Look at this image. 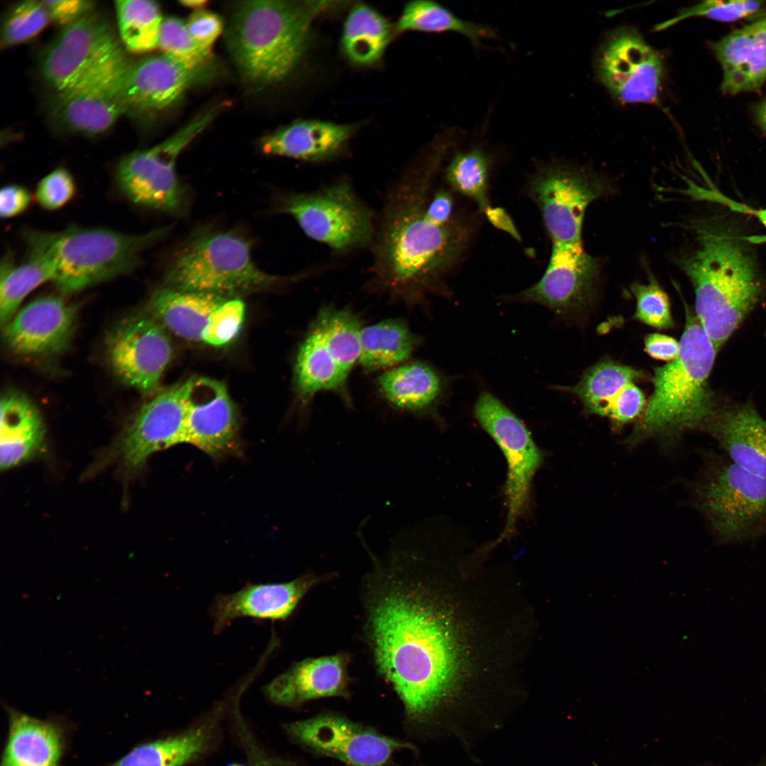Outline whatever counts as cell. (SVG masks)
Listing matches in <instances>:
<instances>
[{
    "label": "cell",
    "instance_id": "cell-1",
    "mask_svg": "<svg viewBox=\"0 0 766 766\" xmlns=\"http://www.w3.org/2000/svg\"><path fill=\"white\" fill-rule=\"evenodd\" d=\"M361 585L364 639L378 675L401 701L406 720L436 730L450 720L457 651L448 623L416 574L411 555H372Z\"/></svg>",
    "mask_w": 766,
    "mask_h": 766
},
{
    "label": "cell",
    "instance_id": "cell-2",
    "mask_svg": "<svg viewBox=\"0 0 766 766\" xmlns=\"http://www.w3.org/2000/svg\"><path fill=\"white\" fill-rule=\"evenodd\" d=\"M438 157L392 184L372 243L371 289L409 307L439 290L467 250L469 221L447 189H433Z\"/></svg>",
    "mask_w": 766,
    "mask_h": 766
},
{
    "label": "cell",
    "instance_id": "cell-3",
    "mask_svg": "<svg viewBox=\"0 0 766 766\" xmlns=\"http://www.w3.org/2000/svg\"><path fill=\"white\" fill-rule=\"evenodd\" d=\"M334 4L328 1L240 3L231 18L226 39L244 79L262 87L287 78L306 50L313 21Z\"/></svg>",
    "mask_w": 766,
    "mask_h": 766
},
{
    "label": "cell",
    "instance_id": "cell-4",
    "mask_svg": "<svg viewBox=\"0 0 766 766\" xmlns=\"http://www.w3.org/2000/svg\"><path fill=\"white\" fill-rule=\"evenodd\" d=\"M696 238L697 248L678 264L693 284L696 318L718 350L756 304L760 282L737 239L704 227Z\"/></svg>",
    "mask_w": 766,
    "mask_h": 766
},
{
    "label": "cell",
    "instance_id": "cell-5",
    "mask_svg": "<svg viewBox=\"0 0 766 766\" xmlns=\"http://www.w3.org/2000/svg\"><path fill=\"white\" fill-rule=\"evenodd\" d=\"M716 352L697 318L687 313L678 355L654 370L653 392L629 444L654 436L675 440L686 431L704 430L717 412L708 382Z\"/></svg>",
    "mask_w": 766,
    "mask_h": 766
},
{
    "label": "cell",
    "instance_id": "cell-6",
    "mask_svg": "<svg viewBox=\"0 0 766 766\" xmlns=\"http://www.w3.org/2000/svg\"><path fill=\"white\" fill-rule=\"evenodd\" d=\"M170 228L127 234L72 226L56 233L27 231L24 238L28 252L50 267L52 281L61 293L71 294L132 272L142 252L165 238Z\"/></svg>",
    "mask_w": 766,
    "mask_h": 766
},
{
    "label": "cell",
    "instance_id": "cell-7",
    "mask_svg": "<svg viewBox=\"0 0 766 766\" xmlns=\"http://www.w3.org/2000/svg\"><path fill=\"white\" fill-rule=\"evenodd\" d=\"M284 280L255 265L250 243L240 235L202 229L194 233L176 252L162 286L240 298Z\"/></svg>",
    "mask_w": 766,
    "mask_h": 766
},
{
    "label": "cell",
    "instance_id": "cell-8",
    "mask_svg": "<svg viewBox=\"0 0 766 766\" xmlns=\"http://www.w3.org/2000/svg\"><path fill=\"white\" fill-rule=\"evenodd\" d=\"M692 491L695 506L721 545L766 537V479L708 452Z\"/></svg>",
    "mask_w": 766,
    "mask_h": 766
},
{
    "label": "cell",
    "instance_id": "cell-9",
    "mask_svg": "<svg viewBox=\"0 0 766 766\" xmlns=\"http://www.w3.org/2000/svg\"><path fill=\"white\" fill-rule=\"evenodd\" d=\"M278 211L293 217L309 238L336 252L365 248L374 237L373 213L346 179L310 192L289 194Z\"/></svg>",
    "mask_w": 766,
    "mask_h": 766
},
{
    "label": "cell",
    "instance_id": "cell-10",
    "mask_svg": "<svg viewBox=\"0 0 766 766\" xmlns=\"http://www.w3.org/2000/svg\"><path fill=\"white\" fill-rule=\"evenodd\" d=\"M218 110L216 106L209 109L163 142L125 156L116 172L122 194L138 206L172 214L182 213L187 206V194L177 174V159L213 121Z\"/></svg>",
    "mask_w": 766,
    "mask_h": 766
},
{
    "label": "cell",
    "instance_id": "cell-11",
    "mask_svg": "<svg viewBox=\"0 0 766 766\" xmlns=\"http://www.w3.org/2000/svg\"><path fill=\"white\" fill-rule=\"evenodd\" d=\"M473 413L502 451L508 465L505 484L507 515L499 540L510 535L526 508L531 484L541 465L542 454L521 420L491 392H482Z\"/></svg>",
    "mask_w": 766,
    "mask_h": 766
},
{
    "label": "cell",
    "instance_id": "cell-12",
    "mask_svg": "<svg viewBox=\"0 0 766 766\" xmlns=\"http://www.w3.org/2000/svg\"><path fill=\"white\" fill-rule=\"evenodd\" d=\"M528 193L538 206L551 245L582 244L585 211L603 196L606 186L601 179L567 165H548L537 171L528 184Z\"/></svg>",
    "mask_w": 766,
    "mask_h": 766
},
{
    "label": "cell",
    "instance_id": "cell-13",
    "mask_svg": "<svg viewBox=\"0 0 766 766\" xmlns=\"http://www.w3.org/2000/svg\"><path fill=\"white\" fill-rule=\"evenodd\" d=\"M594 65L597 79L619 102H657L664 79L663 60L636 29L623 26L608 33Z\"/></svg>",
    "mask_w": 766,
    "mask_h": 766
},
{
    "label": "cell",
    "instance_id": "cell-14",
    "mask_svg": "<svg viewBox=\"0 0 766 766\" xmlns=\"http://www.w3.org/2000/svg\"><path fill=\"white\" fill-rule=\"evenodd\" d=\"M284 729L296 743L346 766H387L396 752L413 748L409 743L332 713L290 722Z\"/></svg>",
    "mask_w": 766,
    "mask_h": 766
},
{
    "label": "cell",
    "instance_id": "cell-15",
    "mask_svg": "<svg viewBox=\"0 0 766 766\" xmlns=\"http://www.w3.org/2000/svg\"><path fill=\"white\" fill-rule=\"evenodd\" d=\"M109 364L123 384L146 395L156 394L171 360L167 330L144 311L129 315L107 334Z\"/></svg>",
    "mask_w": 766,
    "mask_h": 766
},
{
    "label": "cell",
    "instance_id": "cell-16",
    "mask_svg": "<svg viewBox=\"0 0 766 766\" xmlns=\"http://www.w3.org/2000/svg\"><path fill=\"white\" fill-rule=\"evenodd\" d=\"M123 57L109 23L91 12L64 27L46 50L41 70L46 82L59 92Z\"/></svg>",
    "mask_w": 766,
    "mask_h": 766
},
{
    "label": "cell",
    "instance_id": "cell-17",
    "mask_svg": "<svg viewBox=\"0 0 766 766\" xmlns=\"http://www.w3.org/2000/svg\"><path fill=\"white\" fill-rule=\"evenodd\" d=\"M186 382L157 392L127 423L111 455L128 470L141 469L153 453L184 443Z\"/></svg>",
    "mask_w": 766,
    "mask_h": 766
},
{
    "label": "cell",
    "instance_id": "cell-18",
    "mask_svg": "<svg viewBox=\"0 0 766 766\" xmlns=\"http://www.w3.org/2000/svg\"><path fill=\"white\" fill-rule=\"evenodd\" d=\"M211 61L192 65L167 55L128 62L120 88L128 111L150 114L170 108L194 85L214 74Z\"/></svg>",
    "mask_w": 766,
    "mask_h": 766
},
{
    "label": "cell",
    "instance_id": "cell-19",
    "mask_svg": "<svg viewBox=\"0 0 766 766\" xmlns=\"http://www.w3.org/2000/svg\"><path fill=\"white\" fill-rule=\"evenodd\" d=\"M185 382L184 443L214 458L239 454V415L226 385L201 377Z\"/></svg>",
    "mask_w": 766,
    "mask_h": 766
},
{
    "label": "cell",
    "instance_id": "cell-20",
    "mask_svg": "<svg viewBox=\"0 0 766 766\" xmlns=\"http://www.w3.org/2000/svg\"><path fill=\"white\" fill-rule=\"evenodd\" d=\"M127 63L124 56L78 84L57 92L51 106L53 117L67 129L82 134L109 129L128 111L120 88Z\"/></svg>",
    "mask_w": 766,
    "mask_h": 766
},
{
    "label": "cell",
    "instance_id": "cell-21",
    "mask_svg": "<svg viewBox=\"0 0 766 766\" xmlns=\"http://www.w3.org/2000/svg\"><path fill=\"white\" fill-rule=\"evenodd\" d=\"M77 307L57 296L39 297L21 310L2 329L7 348L24 357L48 358L70 344Z\"/></svg>",
    "mask_w": 766,
    "mask_h": 766
},
{
    "label": "cell",
    "instance_id": "cell-22",
    "mask_svg": "<svg viewBox=\"0 0 766 766\" xmlns=\"http://www.w3.org/2000/svg\"><path fill=\"white\" fill-rule=\"evenodd\" d=\"M598 270L597 261L582 244L551 245L550 260L541 278L510 300L541 304L557 314L567 313L590 300Z\"/></svg>",
    "mask_w": 766,
    "mask_h": 766
},
{
    "label": "cell",
    "instance_id": "cell-23",
    "mask_svg": "<svg viewBox=\"0 0 766 766\" xmlns=\"http://www.w3.org/2000/svg\"><path fill=\"white\" fill-rule=\"evenodd\" d=\"M331 577V574L310 572L290 582L248 584L233 594L217 596L211 610L214 630L221 631L233 620L245 616L285 620L312 588Z\"/></svg>",
    "mask_w": 766,
    "mask_h": 766
},
{
    "label": "cell",
    "instance_id": "cell-24",
    "mask_svg": "<svg viewBox=\"0 0 766 766\" xmlns=\"http://www.w3.org/2000/svg\"><path fill=\"white\" fill-rule=\"evenodd\" d=\"M350 662L346 653L305 658L267 684L263 693L271 702L287 707L321 698H348L351 683Z\"/></svg>",
    "mask_w": 766,
    "mask_h": 766
},
{
    "label": "cell",
    "instance_id": "cell-25",
    "mask_svg": "<svg viewBox=\"0 0 766 766\" xmlns=\"http://www.w3.org/2000/svg\"><path fill=\"white\" fill-rule=\"evenodd\" d=\"M229 705L217 703L188 727L138 745L109 766H185L201 759L218 743Z\"/></svg>",
    "mask_w": 766,
    "mask_h": 766
},
{
    "label": "cell",
    "instance_id": "cell-26",
    "mask_svg": "<svg viewBox=\"0 0 766 766\" xmlns=\"http://www.w3.org/2000/svg\"><path fill=\"white\" fill-rule=\"evenodd\" d=\"M704 431L733 462L766 479V419L753 407L717 411Z\"/></svg>",
    "mask_w": 766,
    "mask_h": 766
},
{
    "label": "cell",
    "instance_id": "cell-27",
    "mask_svg": "<svg viewBox=\"0 0 766 766\" xmlns=\"http://www.w3.org/2000/svg\"><path fill=\"white\" fill-rule=\"evenodd\" d=\"M722 71V90L753 91L766 80V18L733 31L714 46Z\"/></svg>",
    "mask_w": 766,
    "mask_h": 766
},
{
    "label": "cell",
    "instance_id": "cell-28",
    "mask_svg": "<svg viewBox=\"0 0 766 766\" xmlns=\"http://www.w3.org/2000/svg\"><path fill=\"white\" fill-rule=\"evenodd\" d=\"M355 131L350 125L321 121H298L283 126L262 140L267 155L310 162L333 157Z\"/></svg>",
    "mask_w": 766,
    "mask_h": 766
},
{
    "label": "cell",
    "instance_id": "cell-29",
    "mask_svg": "<svg viewBox=\"0 0 766 766\" xmlns=\"http://www.w3.org/2000/svg\"><path fill=\"white\" fill-rule=\"evenodd\" d=\"M216 294L174 289H156L142 309L166 330L183 339L201 341L211 313L227 299Z\"/></svg>",
    "mask_w": 766,
    "mask_h": 766
},
{
    "label": "cell",
    "instance_id": "cell-30",
    "mask_svg": "<svg viewBox=\"0 0 766 766\" xmlns=\"http://www.w3.org/2000/svg\"><path fill=\"white\" fill-rule=\"evenodd\" d=\"M9 734L1 766H57L64 749L61 728L9 709Z\"/></svg>",
    "mask_w": 766,
    "mask_h": 766
},
{
    "label": "cell",
    "instance_id": "cell-31",
    "mask_svg": "<svg viewBox=\"0 0 766 766\" xmlns=\"http://www.w3.org/2000/svg\"><path fill=\"white\" fill-rule=\"evenodd\" d=\"M0 409V465L6 470L37 454L43 448L45 431L38 409L22 394H5Z\"/></svg>",
    "mask_w": 766,
    "mask_h": 766
},
{
    "label": "cell",
    "instance_id": "cell-32",
    "mask_svg": "<svg viewBox=\"0 0 766 766\" xmlns=\"http://www.w3.org/2000/svg\"><path fill=\"white\" fill-rule=\"evenodd\" d=\"M378 391L392 407L414 413L426 412L440 397V376L428 365L413 361L386 370L377 379Z\"/></svg>",
    "mask_w": 766,
    "mask_h": 766
},
{
    "label": "cell",
    "instance_id": "cell-33",
    "mask_svg": "<svg viewBox=\"0 0 766 766\" xmlns=\"http://www.w3.org/2000/svg\"><path fill=\"white\" fill-rule=\"evenodd\" d=\"M294 385L298 399L307 405L323 391L345 392L347 379L327 349L313 321L301 342L294 362Z\"/></svg>",
    "mask_w": 766,
    "mask_h": 766
},
{
    "label": "cell",
    "instance_id": "cell-34",
    "mask_svg": "<svg viewBox=\"0 0 766 766\" xmlns=\"http://www.w3.org/2000/svg\"><path fill=\"white\" fill-rule=\"evenodd\" d=\"M419 338L401 318H389L363 327L358 362L367 372L388 370L406 361Z\"/></svg>",
    "mask_w": 766,
    "mask_h": 766
},
{
    "label": "cell",
    "instance_id": "cell-35",
    "mask_svg": "<svg viewBox=\"0 0 766 766\" xmlns=\"http://www.w3.org/2000/svg\"><path fill=\"white\" fill-rule=\"evenodd\" d=\"M392 35V26L384 16L366 4H357L345 22L342 47L352 62L368 65L382 57Z\"/></svg>",
    "mask_w": 766,
    "mask_h": 766
},
{
    "label": "cell",
    "instance_id": "cell-36",
    "mask_svg": "<svg viewBox=\"0 0 766 766\" xmlns=\"http://www.w3.org/2000/svg\"><path fill=\"white\" fill-rule=\"evenodd\" d=\"M399 31L416 30L426 33L455 32L467 38L475 47L484 39L498 38L492 27L456 16L452 11L432 0H414L404 7L398 21Z\"/></svg>",
    "mask_w": 766,
    "mask_h": 766
},
{
    "label": "cell",
    "instance_id": "cell-37",
    "mask_svg": "<svg viewBox=\"0 0 766 766\" xmlns=\"http://www.w3.org/2000/svg\"><path fill=\"white\" fill-rule=\"evenodd\" d=\"M643 375L640 370L606 360L588 369L579 383L569 389L589 413L608 417L623 389Z\"/></svg>",
    "mask_w": 766,
    "mask_h": 766
},
{
    "label": "cell",
    "instance_id": "cell-38",
    "mask_svg": "<svg viewBox=\"0 0 766 766\" xmlns=\"http://www.w3.org/2000/svg\"><path fill=\"white\" fill-rule=\"evenodd\" d=\"M313 322L340 372L348 379L360 356L363 328L360 318L348 308L328 305L320 309Z\"/></svg>",
    "mask_w": 766,
    "mask_h": 766
},
{
    "label": "cell",
    "instance_id": "cell-39",
    "mask_svg": "<svg viewBox=\"0 0 766 766\" xmlns=\"http://www.w3.org/2000/svg\"><path fill=\"white\" fill-rule=\"evenodd\" d=\"M0 282V323L5 326L17 313L25 297L41 284L52 279V272L40 256L28 252L26 259L15 264L11 255L1 260Z\"/></svg>",
    "mask_w": 766,
    "mask_h": 766
},
{
    "label": "cell",
    "instance_id": "cell-40",
    "mask_svg": "<svg viewBox=\"0 0 766 766\" xmlns=\"http://www.w3.org/2000/svg\"><path fill=\"white\" fill-rule=\"evenodd\" d=\"M121 39L131 52L143 53L157 47L163 18L157 3L148 0L115 2Z\"/></svg>",
    "mask_w": 766,
    "mask_h": 766
},
{
    "label": "cell",
    "instance_id": "cell-41",
    "mask_svg": "<svg viewBox=\"0 0 766 766\" xmlns=\"http://www.w3.org/2000/svg\"><path fill=\"white\" fill-rule=\"evenodd\" d=\"M491 157L480 148L456 152L445 170V177L455 192L473 200L484 211L491 206L487 196Z\"/></svg>",
    "mask_w": 766,
    "mask_h": 766
},
{
    "label": "cell",
    "instance_id": "cell-42",
    "mask_svg": "<svg viewBox=\"0 0 766 766\" xmlns=\"http://www.w3.org/2000/svg\"><path fill=\"white\" fill-rule=\"evenodd\" d=\"M50 21L41 1H26L8 13L1 30V46L11 47L30 40Z\"/></svg>",
    "mask_w": 766,
    "mask_h": 766
},
{
    "label": "cell",
    "instance_id": "cell-43",
    "mask_svg": "<svg viewBox=\"0 0 766 766\" xmlns=\"http://www.w3.org/2000/svg\"><path fill=\"white\" fill-rule=\"evenodd\" d=\"M157 47L163 54L192 65L211 62V52L200 47L192 38L186 23L175 17L163 19Z\"/></svg>",
    "mask_w": 766,
    "mask_h": 766
},
{
    "label": "cell",
    "instance_id": "cell-44",
    "mask_svg": "<svg viewBox=\"0 0 766 766\" xmlns=\"http://www.w3.org/2000/svg\"><path fill=\"white\" fill-rule=\"evenodd\" d=\"M240 698L236 696L232 700L229 715L248 766H299L294 762L272 754L261 743L240 711Z\"/></svg>",
    "mask_w": 766,
    "mask_h": 766
},
{
    "label": "cell",
    "instance_id": "cell-45",
    "mask_svg": "<svg viewBox=\"0 0 766 766\" xmlns=\"http://www.w3.org/2000/svg\"><path fill=\"white\" fill-rule=\"evenodd\" d=\"M760 1H706L682 10L679 13L657 24L655 30L660 31L691 17H706L713 20L731 22L751 16L762 7Z\"/></svg>",
    "mask_w": 766,
    "mask_h": 766
},
{
    "label": "cell",
    "instance_id": "cell-46",
    "mask_svg": "<svg viewBox=\"0 0 766 766\" xmlns=\"http://www.w3.org/2000/svg\"><path fill=\"white\" fill-rule=\"evenodd\" d=\"M631 291L636 300V319L658 328L672 327L669 299L653 275L648 283L632 284Z\"/></svg>",
    "mask_w": 766,
    "mask_h": 766
},
{
    "label": "cell",
    "instance_id": "cell-47",
    "mask_svg": "<svg viewBox=\"0 0 766 766\" xmlns=\"http://www.w3.org/2000/svg\"><path fill=\"white\" fill-rule=\"evenodd\" d=\"M245 313V304L240 298L227 299L210 316L201 341L214 347L231 343L241 330Z\"/></svg>",
    "mask_w": 766,
    "mask_h": 766
},
{
    "label": "cell",
    "instance_id": "cell-48",
    "mask_svg": "<svg viewBox=\"0 0 766 766\" xmlns=\"http://www.w3.org/2000/svg\"><path fill=\"white\" fill-rule=\"evenodd\" d=\"M75 192L76 184L71 173L63 167H59L39 182L35 198L42 208L53 211L68 203Z\"/></svg>",
    "mask_w": 766,
    "mask_h": 766
},
{
    "label": "cell",
    "instance_id": "cell-49",
    "mask_svg": "<svg viewBox=\"0 0 766 766\" xmlns=\"http://www.w3.org/2000/svg\"><path fill=\"white\" fill-rule=\"evenodd\" d=\"M186 26L194 41L203 49L211 52L212 45L222 31L223 21L217 14L199 9L192 13Z\"/></svg>",
    "mask_w": 766,
    "mask_h": 766
},
{
    "label": "cell",
    "instance_id": "cell-50",
    "mask_svg": "<svg viewBox=\"0 0 766 766\" xmlns=\"http://www.w3.org/2000/svg\"><path fill=\"white\" fill-rule=\"evenodd\" d=\"M644 404L642 392L634 382H632L620 393L608 417L617 424L626 423L635 419L640 414Z\"/></svg>",
    "mask_w": 766,
    "mask_h": 766
},
{
    "label": "cell",
    "instance_id": "cell-51",
    "mask_svg": "<svg viewBox=\"0 0 766 766\" xmlns=\"http://www.w3.org/2000/svg\"><path fill=\"white\" fill-rule=\"evenodd\" d=\"M50 19L64 27L91 12L94 2L85 0L41 1Z\"/></svg>",
    "mask_w": 766,
    "mask_h": 766
},
{
    "label": "cell",
    "instance_id": "cell-52",
    "mask_svg": "<svg viewBox=\"0 0 766 766\" xmlns=\"http://www.w3.org/2000/svg\"><path fill=\"white\" fill-rule=\"evenodd\" d=\"M31 194L27 188L19 184L4 187L0 192V215L9 218L23 213L31 201Z\"/></svg>",
    "mask_w": 766,
    "mask_h": 766
},
{
    "label": "cell",
    "instance_id": "cell-53",
    "mask_svg": "<svg viewBox=\"0 0 766 766\" xmlns=\"http://www.w3.org/2000/svg\"><path fill=\"white\" fill-rule=\"evenodd\" d=\"M645 348L651 357L671 362L678 355L679 342L665 335L651 333L645 338Z\"/></svg>",
    "mask_w": 766,
    "mask_h": 766
},
{
    "label": "cell",
    "instance_id": "cell-54",
    "mask_svg": "<svg viewBox=\"0 0 766 766\" xmlns=\"http://www.w3.org/2000/svg\"><path fill=\"white\" fill-rule=\"evenodd\" d=\"M484 213L494 227L509 233L516 240H521V237L513 221L504 209L489 206Z\"/></svg>",
    "mask_w": 766,
    "mask_h": 766
},
{
    "label": "cell",
    "instance_id": "cell-55",
    "mask_svg": "<svg viewBox=\"0 0 766 766\" xmlns=\"http://www.w3.org/2000/svg\"><path fill=\"white\" fill-rule=\"evenodd\" d=\"M708 194H711V196H707V198H711V199L714 201L725 204L733 211L753 216L766 228V208L760 209H753L745 204L731 200L717 193L709 192Z\"/></svg>",
    "mask_w": 766,
    "mask_h": 766
},
{
    "label": "cell",
    "instance_id": "cell-56",
    "mask_svg": "<svg viewBox=\"0 0 766 766\" xmlns=\"http://www.w3.org/2000/svg\"><path fill=\"white\" fill-rule=\"evenodd\" d=\"M757 119L762 129L766 133V98L757 109Z\"/></svg>",
    "mask_w": 766,
    "mask_h": 766
},
{
    "label": "cell",
    "instance_id": "cell-57",
    "mask_svg": "<svg viewBox=\"0 0 766 766\" xmlns=\"http://www.w3.org/2000/svg\"><path fill=\"white\" fill-rule=\"evenodd\" d=\"M180 3L184 6L199 10L205 6L206 1L202 0H185L181 1Z\"/></svg>",
    "mask_w": 766,
    "mask_h": 766
},
{
    "label": "cell",
    "instance_id": "cell-58",
    "mask_svg": "<svg viewBox=\"0 0 766 766\" xmlns=\"http://www.w3.org/2000/svg\"><path fill=\"white\" fill-rule=\"evenodd\" d=\"M226 766H248L247 764H243L240 762H232L228 764Z\"/></svg>",
    "mask_w": 766,
    "mask_h": 766
}]
</instances>
